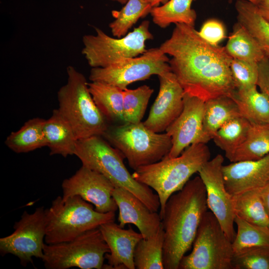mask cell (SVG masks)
<instances>
[{
  "instance_id": "1",
  "label": "cell",
  "mask_w": 269,
  "mask_h": 269,
  "mask_svg": "<svg viewBox=\"0 0 269 269\" xmlns=\"http://www.w3.org/2000/svg\"><path fill=\"white\" fill-rule=\"evenodd\" d=\"M172 57L169 64L185 94L204 102L236 90L225 46L212 45L194 26L176 23L171 36L159 47Z\"/></svg>"
},
{
  "instance_id": "2",
  "label": "cell",
  "mask_w": 269,
  "mask_h": 269,
  "mask_svg": "<svg viewBox=\"0 0 269 269\" xmlns=\"http://www.w3.org/2000/svg\"><path fill=\"white\" fill-rule=\"evenodd\" d=\"M208 208L205 187L199 176L168 198L161 217L164 269H178L181 259L193 246Z\"/></svg>"
},
{
  "instance_id": "3",
  "label": "cell",
  "mask_w": 269,
  "mask_h": 269,
  "mask_svg": "<svg viewBox=\"0 0 269 269\" xmlns=\"http://www.w3.org/2000/svg\"><path fill=\"white\" fill-rule=\"evenodd\" d=\"M74 155L82 165L101 173L116 187L132 193L152 211H158L160 204L157 194L133 177L124 163V156L102 136L78 140Z\"/></svg>"
},
{
  "instance_id": "4",
  "label": "cell",
  "mask_w": 269,
  "mask_h": 269,
  "mask_svg": "<svg viewBox=\"0 0 269 269\" xmlns=\"http://www.w3.org/2000/svg\"><path fill=\"white\" fill-rule=\"evenodd\" d=\"M206 144H193L177 157H164L157 162L134 170L132 176L136 181L157 193L161 218L168 198L182 189L191 177L210 159V152Z\"/></svg>"
},
{
  "instance_id": "5",
  "label": "cell",
  "mask_w": 269,
  "mask_h": 269,
  "mask_svg": "<svg viewBox=\"0 0 269 269\" xmlns=\"http://www.w3.org/2000/svg\"><path fill=\"white\" fill-rule=\"evenodd\" d=\"M44 241L54 244L71 241L84 233L115 221V212L101 213L80 196H57L45 209Z\"/></svg>"
},
{
  "instance_id": "6",
  "label": "cell",
  "mask_w": 269,
  "mask_h": 269,
  "mask_svg": "<svg viewBox=\"0 0 269 269\" xmlns=\"http://www.w3.org/2000/svg\"><path fill=\"white\" fill-rule=\"evenodd\" d=\"M67 81L58 91V110L72 127L78 140L103 134L110 125L95 103L84 75L72 66Z\"/></svg>"
},
{
  "instance_id": "7",
  "label": "cell",
  "mask_w": 269,
  "mask_h": 269,
  "mask_svg": "<svg viewBox=\"0 0 269 269\" xmlns=\"http://www.w3.org/2000/svg\"><path fill=\"white\" fill-rule=\"evenodd\" d=\"M102 136L127 158L134 170L161 160L172 145L166 132L155 133L141 122L110 124Z\"/></svg>"
},
{
  "instance_id": "8",
  "label": "cell",
  "mask_w": 269,
  "mask_h": 269,
  "mask_svg": "<svg viewBox=\"0 0 269 269\" xmlns=\"http://www.w3.org/2000/svg\"><path fill=\"white\" fill-rule=\"evenodd\" d=\"M232 242L211 211L204 214L193 249L181 259L178 269H233Z\"/></svg>"
},
{
  "instance_id": "9",
  "label": "cell",
  "mask_w": 269,
  "mask_h": 269,
  "mask_svg": "<svg viewBox=\"0 0 269 269\" xmlns=\"http://www.w3.org/2000/svg\"><path fill=\"white\" fill-rule=\"evenodd\" d=\"M148 20L142 21L122 37L114 38L96 28V34L85 35L82 50L92 68L106 67L122 60L135 57L146 51L145 42L153 39Z\"/></svg>"
},
{
  "instance_id": "10",
  "label": "cell",
  "mask_w": 269,
  "mask_h": 269,
  "mask_svg": "<svg viewBox=\"0 0 269 269\" xmlns=\"http://www.w3.org/2000/svg\"><path fill=\"white\" fill-rule=\"evenodd\" d=\"M42 261L47 269H101L110 252L99 229L87 231L74 239L54 244L44 243Z\"/></svg>"
},
{
  "instance_id": "11",
  "label": "cell",
  "mask_w": 269,
  "mask_h": 269,
  "mask_svg": "<svg viewBox=\"0 0 269 269\" xmlns=\"http://www.w3.org/2000/svg\"><path fill=\"white\" fill-rule=\"evenodd\" d=\"M169 59L159 48H153L140 56L122 60L106 67L92 68L89 79L108 83L123 90L129 85L171 71Z\"/></svg>"
},
{
  "instance_id": "12",
  "label": "cell",
  "mask_w": 269,
  "mask_h": 269,
  "mask_svg": "<svg viewBox=\"0 0 269 269\" xmlns=\"http://www.w3.org/2000/svg\"><path fill=\"white\" fill-rule=\"evenodd\" d=\"M14 231L0 239L1 256L11 254L17 257L22 265L32 263V258L42 260L46 233L45 209L36 208L32 213L24 211L13 225Z\"/></svg>"
},
{
  "instance_id": "13",
  "label": "cell",
  "mask_w": 269,
  "mask_h": 269,
  "mask_svg": "<svg viewBox=\"0 0 269 269\" xmlns=\"http://www.w3.org/2000/svg\"><path fill=\"white\" fill-rule=\"evenodd\" d=\"M223 162V156L217 154L209 160L198 173L205 187L208 208L233 242L236 233L234 228L236 215L232 197L227 192L224 183L222 173Z\"/></svg>"
},
{
  "instance_id": "14",
  "label": "cell",
  "mask_w": 269,
  "mask_h": 269,
  "mask_svg": "<svg viewBox=\"0 0 269 269\" xmlns=\"http://www.w3.org/2000/svg\"><path fill=\"white\" fill-rule=\"evenodd\" d=\"M61 187L63 198L80 196L101 213L115 212L118 209L113 197L115 186L101 173L82 165L63 181Z\"/></svg>"
},
{
  "instance_id": "15",
  "label": "cell",
  "mask_w": 269,
  "mask_h": 269,
  "mask_svg": "<svg viewBox=\"0 0 269 269\" xmlns=\"http://www.w3.org/2000/svg\"><path fill=\"white\" fill-rule=\"evenodd\" d=\"M204 103L198 98L184 94L183 110L165 131L171 137L172 145L164 157H177L193 144L207 143L203 132Z\"/></svg>"
},
{
  "instance_id": "16",
  "label": "cell",
  "mask_w": 269,
  "mask_h": 269,
  "mask_svg": "<svg viewBox=\"0 0 269 269\" xmlns=\"http://www.w3.org/2000/svg\"><path fill=\"white\" fill-rule=\"evenodd\" d=\"M158 77L159 92L147 119L143 123L150 130L161 133L165 131L181 114L184 92L171 71L161 73Z\"/></svg>"
},
{
  "instance_id": "17",
  "label": "cell",
  "mask_w": 269,
  "mask_h": 269,
  "mask_svg": "<svg viewBox=\"0 0 269 269\" xmlns=\"http://www.w3.org/2000/svg\"><path fill=\"white\" fill-rule=\"evenodd\" d=\"M222 173L226 189L232 197L259 189L269 184V154L257 160L223 165Z\"/></svg>"
},
{
  "instance_id": "18",
  "label": "cell",
  "mask_w": 269,
  "mask_h": 269,
  "mask_svg": "<svg viewBox=\"0 0 269 269\" xmlns=\"http://www.w3.org/2000/svg\"><path fill=\"white\" fill-rule=\"evenodd\" d=\"M99 229L110 250L105 256L108 264L103 269H135L134 252L143 238L140 233L131 226L124 229L115 221L103 224Z\"/></svg>"
},
{
  "instance_id": "19",
  "label": "cell",
  "mask_w": 269,
  "mask_h": 269,
  "mask_svg": "<svg viewBox=\"0 0 269 269\" xmlns=\"http://www.w3.org/2000/svg\"><path fill=\"white\" fill-rule=\"evenodd\" d=\"M113 197L119 209L118 220L121 227L133 224L137 228L143 238L146 239L155 234L161 226L159 213L150 210L128 190L115 187Z\"/></svg>"
},
{
  "instance_id": "20",
  "label": "cell",
  "mask_w": 269,
  "mask_h": 269,
  "mask_svg": "<svg viewBox=\"0 0 269 269\" xmlns=\"http://www.w3.org/2000/svg\"><path fill=\"white\" fill-rule=\"evenodd\" d=\"M43 132L50 155L66 157L75 154L78 139L72 127L58 109L54 110L51 117L45 120Z\"/></svg>"
},
{
  "instance_id": "21",
  "label": "cell",
  "mask_w": 269,
  "mask_h": 269,
  "mask_svg": "<svg viewBox=\"0 0 269 269\" xmlns=\"http://www.w3.org/2000/svg\"><path fill=\"white\" fill-rule=\"evenodd\" d=\"M93 100L109 124L125 123L123 90L115 86L98 81L88 83Z\"/></svg>"
},
{
  "instance_id": "22",
  "label": "cell",
  "mask_w": 269,
  "mask_h": 269,
  "mask_svg": "<svg viewBox=\"0 0 269 269\" xmlns=\"http://www.w3.org/2000/svg\"><path fill=\"white\" fill-rule=\"evenodd\" d=\"M240 116L236 103L230 96H221L205 102L203 123L207 142L224 124Z\"/></svg>"
},
{
  "instance_id": "23",
  "label": "cell",
  "mask_w": 269,
  "mask_h": 269,
  "mask_svg": "<svg viewBox=\"0 0 269 269\" xmlns=\"http://www.w3.org/2000/svg\"><path fill=\"white\" fill-rule=\"evenodd\" d=\"M257 86L237 90L231 97L240 115L251 125H269V98Z\"/></svg>"
},
{
  "instance_id": "24",
  "label": "cell",
  "mask_w": 269,
  "mask_h": 269,
  "mask_svg": "<svg viewBox=\"0 0 269 269\" xmlns=\"http://www.w3.org/2000/svg\"><path fill=\"white\" fill-rule=\"evenodd\" d=\"M235 7L238 22L253 36L269 59V23L261 15L256 4L247 0H237Z\"/></svg>"
},
{
  "instance_id": "25",
  "label": "cell",
  "mask_w": 269,
  "mask_h": 269,
  "mask_svg": "<svg viewBox=\"0 0 269 269\" xmlns=\"http://www.w3.org/2000/svg\"><path fill=\"white\" fill-rule=\"evenodd\" d=\"M45 121L39 118L29 119L20 129L9 134L5 144L17 153H26L46 146L43 132Z\"/></svg>"
},
{
  "instance_id": "26",
  "label": "cell",
  "mask_w": 269,
  "mask_h": 269,
  "mask_svg": "<svg viewBox=\"0 0 269 269\" xmlns=\"http://www.w3.org/2000/svg\"><path fill=\"white\" fill-rule=\"evenodd\" d=\"M269 154V125H251L245 141L225 156L231 162L259 159Z\"/></svg>"
},
{
  "instance_id": "27",
  "label": "cell",
  "mask_w": 269,
  "mask_h": 269,
  "mask_svg": "<svg viewBox=\"0 0 269 269\" xmlns=\"http://www.w3.org/2000/svg\"><path fill=\"white\" fill-rule=\"evenodd\" d=\"M195 0H169L161 6L153 7L150 14L153 22L161 28L171 23L194 26L197 15L191 4Z\"/></svg>"
},
{
  "instance_id": "28",
  "label": "cell",
  "mask_w": 269,
  "mask_h": 269,
  "mask_svg": "<svg viewBox=\"0 0 269 269\" xmlns=\"http://www.w3.org/2000/svg\"><path fill=\"white\" fill-rule=\"evenodd\" d=\"M233 59L259 63L265 55L253 36L238 21L225 46Z\"/></svg>"
},
{
  "instance_id": "29",
  "label": "cell",
  "mask_w": 269,
  "mask_h": 269,
  "mask_svg": "<svg viewBox=\"0 0 269 269\" xmlns=\"http://www.w3.org/2000/svg\"><path fill=\"white\" fill-rule=\"evenodd\" d=\"M164 232L162 226L155 234L141 239L137 244L134 255L137 269H163V245Z\"/></svg>"
},
{
  "instance_id": "30",
  "label": "cell",
  "mask_w": 269,
  "mask_h": 269,
  "mask_svg": "<svg viewBox=\"0 0 269 269\" xmlns=\"http://www.w3.org/2000/svg\"><path fill=\"white\" fill-rule=\"evenodd\" d=\"M152 8L145 0H128L121 10H113L115 20L109 24L113 35L117 37L126 35L139 18L150 13Z\"/></svg>"
},
{
  "instance_id": "31",
  "label": "cell",
  "mask_w": 269,
  "mask_h": 269,
  "mask_svg": "<svg viewBox=\"0 0 269 269\" xmlns=\"http://www.w3.org/2000/svg\"><path fill=\"white\" fill-rule=\"evenodd\" d=\"M235 215L251 223L269 229V216L258 189L232 197Z\"/></svg>"
},
{
  "instance_id": "32",
  "label": "cell",
  "mask_w": 269,
  "mask_h": 269,
  "mask_svg": "<svg viewBox=\"0 0 269 269\" xmlns=\"http://www.w3.org/2000/svg\"><path fill=\"white\" fill-rule=\"evenodd\" d=\"M251 124L241 116L224 124L212 139L215 144L228 154L239 146L246 139Z\"/></svg>"
},
{
  "instance_id": "33",
  "label": "cell",
  "mask_w": 269,
  "mask_h": 269,
  "mask_svg": "<svg viewBox=\"0 0 269 269\" xmlns=\"http://www.w3.org/2000/svg\"><path fill=\"white\" fill-rule=\"evenodd\" d=\"M237 231L232 242L234 252L254 246H269V229L251 223L236 216Z\"/></svg>"
},
{
  "instance_id": "34",
  "label": "cell",
  "mask_w": 269,
  "mask_h": 269,
  "mask_svg": "<svg viewBox=\"0 0 269 269\" xmlns=\"http://www.w3.org/2000/svg\"><path fill=\"white\" fill-rule=\"evenodd\" d=\"M153 89L144 85L134 89L123 90V115L125 123L141 122Z\"/></svg>"
},
{
  "instance_id": "35",
  "label": "cell",
  "mask_w": 269,
  "mask_h": 269,
  "mask_svg": "<svg viewBox=\"0 0 269 269\" xmlns=\"http://www.w3.org/2000/svg\"><path fill=\"white\" fill-rule=\"evenodd\" d=\"M233 269H269V246H254L234 252Z\"/></svg>"
},
{
  "instance_id": "36",
  "label": "cell",
  "mask_w": 269,
  "mask_h": 269,
  "mask_svg": "<svg viewBox=\"0 0 269 269\" xmlns=\"http://www.w3.org/2000/svg\"><path fill=\"white\" fill-rule=\"evenodd\" d=\"M230 68L236 89H248L257 86L258 63L232 59Z\"/></svg>"
},
{
  "instance_id": "37",
  "label": "cell",
  "mask_w": 269,
  "mask_h": 269,
  "mask_svg": "<svg viewBox=\"0 0 269 269\" xmlns=\"http://www.w3.org/2000/svg\"><path fill=\"white\" fill-rule=\"evenodd\" d=\"M198 33L203 39L213 45H219L226 37V29L223 23L214 18L206 20Z\"/></svg>"
},
{
  "instance_id": "38",
  "label": "cell",
  "mask_w": 269,
  "mask_h": 269,
  "mask_svg": "<svg viewBox=\"0 0 269 269\" xmlns=\"http://www.w3.org/2000/svg\"><path fill=\"white\" fill-rule=\"evenodd\" d=\"M258 67L257 86L269 98V59L265 56L258 63Z\"/></svg>"
},
{
  "instance_id": "39",
  "label": "cell",
  "mask_w": 269,
  "mask_h": 269,
  "mask_svg": "<svg viewBox=\"0 0 269 269\" xmlns=\"http://www.w3.org/2000/svg\"><path fill=\"white\" fill-rule=\"evenodd\" d=\"M264 207L269 216V184L258 189Z\"/></svg>"
},
{
  "instance_id": "40",
  "label": "cell",
  "mask_w": 269,
  "mask_h": 269,
  "mask_svg": "<svg viewBox=\"0 0 269 269\" xmlns=\"http://www.w3.org/2000/svg\"><path fill=\"white\" fill-rule=\"evenodd\" d=\"M256 5L261 15L269 23V0H261Z\"/></svg>"
},
{
  "instance_id": "41",
  "label": "cell",
  "mask_w": 269,
  "mask_h": 269,
  "mask_svg": "<svg viewBox=\"0 0 269 269\" xmlns=\"http://www.w3.org/2000/svg\"><path fill=\"white\" fill-rule=\"evenodd\" d=\"M147 2L149 3L151 6L154 7L159 5L160 3L163 4L166 3L169 0H145Z\"/></svg>"
},
{
  "instance_id": "42",
  "label": "cell",
  "mask_w": 269,
  "mask_h": 269,
  "mask_svg": "<svg viewBox=\"0 0 269 269\" xmlns=\"http://www.w3.org/2000/svg\"><path fill=\"white\" fill-rule=\"evenodd\" d=\"M112 0L117 1L121 4H126L128 0Z\"/></svg>"
},
{
  "instance_id": "43",
  "label": "cell",
  "mask_w": 269,
  "mask_h": 269,
  "mask_svg": "<svg viewBox=\"0 0 269 269\" xmlns=\"http://www.w3.org/2000/svg\"><path fill=\"white\" fill-rule=\"evenodd\" d=\"M255 4H256L258 3L259 1H260L261 0H247Z\"/></svg>"
}]
</instances>
